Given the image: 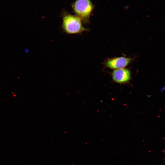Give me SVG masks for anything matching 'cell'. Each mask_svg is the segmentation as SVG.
Instances as JSON below:
<instances>
[{
	"label": "cell",
	"mask_w": 165,
	"mask_h": 165,
	"mask_svg": "<svg viewBox=\"0 0 165 165\" xmlns=\"http://www.w3.org/2000/svg\"><path fill=\"white\" fill-rule=\"evenodd\" d=\"M113 81L116 83L123 84L129 82L131 79V72L127 68H123L114 70L111 73Z\"/></svg>",
	"instance_id": "4"
},
{
	"label": "cell",
	"mask_w": 165,
	"mask_h": 165,
	"mask_svg": "<svg viewBox=\"0 0 165 165\" xmlns=\"http://www.w3.org/2000/svg\"><path fill=\"white\" fill-rule=\"evenodd\" d=\"M132 59L130 57H120L108 58L104 62L105 67L115 70L125 68L131 62Z\"/></svg>",
	"instance_id": "3"
},
{
	"label": "cell",
	"mask_w": 165,
	"mask_h": 165,
	"mask_svg": "<svg viewBox=\"0 0 165 165\" xmlns=\"http://www.w3.org/2000/svg\"><path fill=\"white\" fill-rule=\"evenodd\" d=\"M72 7L75 15L85 24L87 23L93 6L90 0H75L72 4Z\"/></svg>",
	"instance_id": "2"
},
{
	"label": "cell",
	"mask_w": 165,
	"mask_h": 165,
	"mask_svg": "<svg viewBox=\"0 0 165 165\" xmlns=\"http://www.w3.org/2000/svg\"><path fill=\"white\" fill-rule=\"evenodd\" d=\"M61 17L62 29L67 34H79L88 30L83 26L81 20L75 15L64 11L62 14Z\"/></svg>",
	"instance_id": "1"
}]
</instances>
